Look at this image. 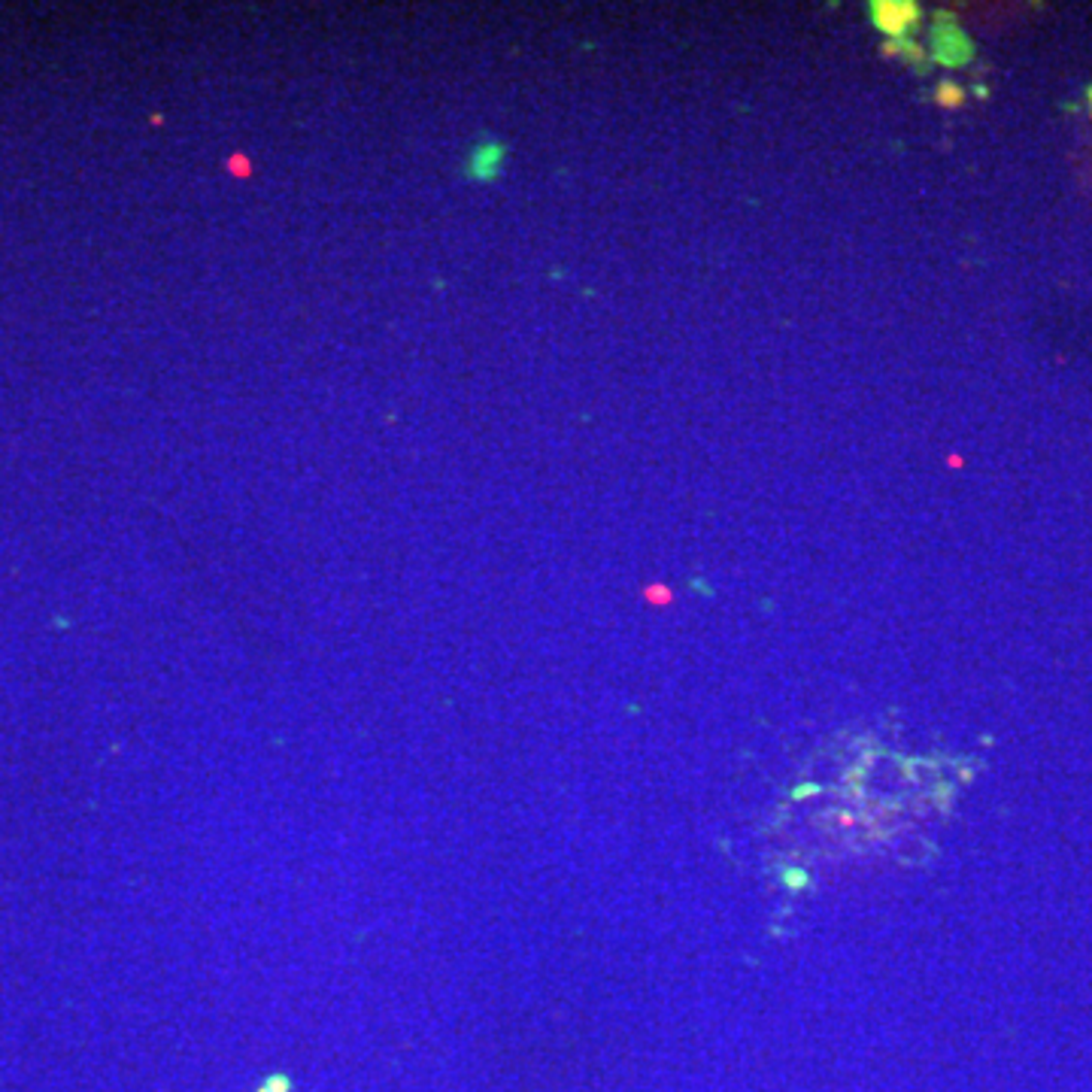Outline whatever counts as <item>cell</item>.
Wrapping results in <instances>:
<instances>
[{
  "label": "cell",
  "instance_id": "cell-1",
  "mask_svg": "<svg viewBox=\"0 0 1092 1092\" xmlns=\"http://www.w3.org/2000/svg\"><path fill=\"white\" fill-rule=\"evenodd\" d=\"M920 7L917 4H895V0H883V4L871 7V21L890 37V40H904V34L917 25Z\"/></svg>",
  "mask_w": 1092,
  "mask_h": 1092
},
{
  "label": "cell",
  "instance_id": "cell-2",
  "mask_svg": "<svg viewBox=\"0 0 1092 1092\" xmlns=\"http://www.w3.org/2000/svg\"><path fill=\"white\" fill-rule=\"evenodd\" d=\"M935 52H938V58L944 64H962L971 55V43L947 18V21H941V25L935 28Z\"/></svg>",
  "mask_w": 1092,
  "mask_h": 1092
},
{
  "label": "cell",
  "instance_id": "cell-3",
  "mask_svg": "<svg viewBox=\"0 0 1092 1092\" xmlns=\"http://www.w3.org/2000/svg\"><path fill=\"white\" fill-rule=\"evenodd\" d=\"M504 146L495 143V140H483L476 143V149L470 152L468 158V173L480 182H489L498 170H500V162H504Z\"/></svg>",
  "mask_w": 1092,
  "mask_h": 1092
},
{
  "label": "cell",
  "instance_id": "cell-4",
  "mask_svg": "<svg viewBox=\"0 0 1092 1092\" xmlns=\"http://www.w3.org/2000/svg\"><path fill=\"white\" fill-rule=\"evenodd\" d=\"M962 98H965V95H962V88H959V85H953V82H944V85L938 88V104L947 106V109H956V106L962 104Z\"/></svg>",
  "mask_w": 1092,
  "mask_h": 1092
},
{
  "label": "cell",
  "instance_id": "cell-5",
  "mask_svg": "<svg viewBox=\"0 0 1092 1092\" xmlns=\"http://www.w3.org/2000/svg\"><path fill=\"white\" fill-rule=\"evenodd\" d=\"M647 601H650V604H671L674 595H671V589H668V586H650V589H647Z\"/></svg>",
  "mask_w": 1092,
  "mask_h": 1092
},
{
  "label": "cell",
  "instance_id": "cell-6",
  "mask_svg": "<svg viewBox=\"0 0 1092 1092\" xmlns=\"http://www.w3.org/2000/svg\"><path fill=\"white\" fill-rule=\"evenodd\" d=\"M1089 98H1092V95H1089Z\"/></svg>",
  "mask_w": 1092,
  "mask_h": 1092
}]
</instances>
